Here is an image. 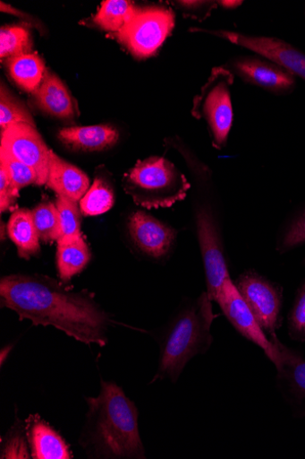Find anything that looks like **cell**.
Wrapping results in <instances>:
<instances>
[{"label": "cell", "instance_id": "obj_1", "mask_svg": "<svg viewBox=\"0 0 305 459\" xmlns=\"http://www.w3.org/2000/svg\"><path fill=\"white\" fill-rule=\"evenodd\" d=\"M0 307L20 320L54 326L86 345L106 347L113 323L89 290L73 291L51 277L13 274L0 280Z\"/></svg>", "mask_w": 305, "mask_h": 459}, {"label": "cell", "instance_id": "obj_2", "mask_svg": "<svg viewBox=\"0 0 305 459\" xmlns=\"http://www.w3.org/2000/svg\"><path fill=\"white\" fill-rule=\"evenodd\" d=\"M89 411L79 445L89 458L146 459L136 403L114 382L101 380L97 397L85 398Z\"/></svg>", "mask_w": 305, "mask_h": 459}, {"label": "cell", "instance_id": "obj_3", "mask_svg": "<svg viewBox=\"0 0 305 459\" xmlns=\"http://www.w3.org/2000/svg\"><path fill=\"white\" fill-rule=\"evenodd\" d=\"M219 316L214 314L207 291L183 307L158 338V366L150 384L164 380L177 384L188 363L211 348V325Z\"/></svg>", "mask_w": 305, "mask_h": 459}, {"label": "cell", "instance_id": "obj_4", "mask_svg": "<svg viewBox=\"0 0 305 459\" xmlns=\"http://www.w3.org/2000/svg\"><path fill=\"white\" fill-rule=\"evenodd\" d=\"M201 195L195 206V224L203 262L207 294L212 302L226 279L230 278L226 258L221 207L217 202L212 173L205 164L188 157Z\"/></svg>", "mask_w": 305, "mask_h": 459}, {"label": "cell", "instance_id": "obj_5", "mask_svg": "<svg viewBox=\"0 0 305 459\" xmlns=\"http://www.w3.org/2000/svg\"><path fill=\"white\" fill-rule=\"evenodd\" d=\"M122 184L125 193L148 210L169 208L183 201L191 188L178 167L159 156L139 160L124 174Z\"/></svg>", "mask_w": 305, "mask_h": 459}, {"label": "cell", "instance_id": "obj_6", "mask_svg": "<svg viewBox=\"0 0 305 459\" xmlns=\"http://www.w3.org/2000/svg\"><path fill=\"white\" fill-rule=\"evenodd\" d=\"M235 75L225 66L214 67L193 101L192 115L204 120L215 149L227 147L233 125L232 88Z\"/></svg>", "mask_w": 305, "mask_h": 459}, {"label": "cell", "instance_id": "obj_7", "mask_svg": "<svg viewBox=\"0 0 305 459\" xmlns=\"http://www.w3.org/2000/svg\"><path fill=\"white\" fill-rule=\"evenodd\" d=\"M175 27V13L162 6L138 7L114 38L137 59L155 56Z\"/></svg>", "mask_w": 305, "mask_h": 459}, {"label": "cell", "instance_id": "obj_8", "mask_svg": "<svg viewBox=\"0 0 305 459\" xmlns=\"http://www.w3.org/2000/svg\"><path fill=\"white\" fill-rule=\"evenodd\" d=\"M233 282L270 341L276 337L283 323L284 288L253 269L241 273Z\"/></svg>", "mask_w": 305, "mask_h": 459}, {"label": "cell", "instance_id": "obj_9", "mask_svg": "<svg viewBox=\"0 0 305 459\" xmlns=\"http://www.w3.org/2000/svg\"><path fill=\"white\" fill-rule=\"evenodd\" d=\"M191 30L225 39L228 43L281 65L294 77L305 81V53L282 39L250 35L228 30L191 29Z\"/></svg>", "mask_w": 305, "mask_h": 459}, {"label": "cell", "instance_id": "obj_10", "mask_svg": "<svg viewBox=\"0 0 305 459\" xmlns=\"http://www.w3.org/2000/svg\"><path fill=\"white\" fill-rule=\"evenodd\" d=\"M216 302L240 335L263 351L268 359L277 366L280 361L279 349L260 327L231 277L224 282Z\"/></svg>", "mask_w": 305, "mask_h": 459}, {"label": "cell", "instance_id": "obj_11", "mask_svg": "<svg viewBox=\"0 0 305 459\" xmlns=\"http://www.w3.org/2000/svg\"><path fill=\"white\" fill-rule=\"evenodd\" d=\"M241 81L276 96L288 95L296 88L295 77L281 65L258 56H235L225 65Z\"/></svg>", "mask_w": 305, "mask_h": 459}, {"label": "cell", "instance_id": "obj_12", "mask_svg": "<svg viewBox=\"0 0 305 459\" xmlns=\"http://www.w3.org/2000/svg\"><path fill=\"white\" fill-rule=\"evenodd\" d=\"M2 150L31 167L37 174L38 186L47 184L51 150L36 127L24 123L13 125L2 132Z\"/></svg>", "mask_w": 305, "mask_h": 459}, {"label": "cell", "instance_id": "obj_13", "mask_svg": "<svg viewBox=\"0 0 305 459\" xmlns=\"http://www.w3.org/2000/svg\"><path fill=\"white\" fill-rule=\"evenodd\" d=\"M128 230L139 252L154 262L166 260L178 238L176 229L142 211L131 215Z\"/></svg>", "mask_w": 305, "mask_h": 459}, {"label": "cell", "instance_id": "obj_14", "mask_svg": "<svg viewBox=\"0 0 305 459\" xmlns=\"http://www.w3.org/2000/svg\"><path fill=\"white\" fill-rule=\"evenodd\" d=\"M271 342L280 351V361L275 366L276 388L295 419L305 420V358L282 343L277 336Z\"/></svg>", "mask_w": 305, "mask_h": 459}, {"label": "cell", "instance_id": "obj_15", "mask_svg": "<svg viewBox=\"0 0 305 459\" xmlns=\"http://www.w3.org/2000/svg\"><path fill=\"white\" fill-rule=\"evenodd\" d=\"M25 425L31 458H73V454L66 440L38 414H30L26 420Z\"/></svg>", "mask_w": 305, "mask_h": 459}, {"label": "cell", "instance_id": "obj_16", "mask_svg": "<svg viewBox=\"0 0 305 459\" xmlns=\"http://www.w3.org/2000/svg\"><path fill=\"white\" fill-rule=\"evenodd\" d=\"M34 105L42 112L60 119H72L78 109L64 82L47 70L39 88L32 94Z\"/></svg>", "mask_w": 305, "mask_h": 459}, {"label": "cell", "instance_id": "obj_17", "mask_svg": "<svg viewBox=\"0 0 305 459\" xmlns=\"http://www.w3.org/2000/svg\"><path fill=\"white\" fill-rule=\"evenodd\" d=\"M47 186L58 195L78 202L90 189V180L78 167L62 159L51 150Z\"/></svg>", "mask_w": 305, "mask_h": 459}, {"label": "cell", "instance_id": "obj_18", "mask_svg": "<svg viewBox=\"0 0 305 459\" xmlns=\"http://www.w3.org/2000/svg\"><path fill=\"white\" fill-rule=\"evenodd\" d=\"M60 141L74 151L100 152L114 146L119 134L109 125L65 128L59 132Z\"/></svg>", "mask_w": 305, "mask_h": 459}, {"label": "cell", "instance_id": "obj_19", "mask_svg": "<svg viewBox=\"0 0 305 459\" xmlns=\"http://www.w3.org/2000/svg\"><path fill=\"white\" fill-rule=\"evenodd\" d=\"M92 260V253L82 235L57 241L56 267L63 283L80 274Z\"/></svg>", "mask_w": 305, "mask_h": 459}, {"label": "cell", "instance_id": "obj_20", "mask_svg": "<svg viewBox=\"0 0 305 459\" xmlns=\"http://www.w3.org/2000/svg\"><path fill=\"white\" fill-rule=\"evenodd\" d=\"M8 233L20 258L29 261L40 254L39 237L30 211L26 208L15 211L8 223Z\"/></svg>", "mask_w": 305, "mask_h": 459}, {"label": "cell", "instance_id": "obj_21", "mask_svg": "<svg viewBox=\"0 0 305 459\" xmlns=\"http://www.w3.org/2000/svg\"><path fill=\"white\" fill-rule=\"evenodd\" d=\"M5 65L16 85L31 94L39 88L47 70L45 62L36 53L9 58Z\"/></svg>", "mask_w": 305, "mask_h": 459}, {"label": "cell", "instance_id": "obj_22", "mask_svg": "<svg viewBox=\"0 0 305 459\" xmlns=\"http://www.w3.org/2000/svg\"><path fill=\"white\" fill-rule=\"evenodd\" d=\"M138 7L126 0H106L93 17V23L100 29L118 33L135 14Z\"/></svg>", "mask_w": 305, "mask_h": 459}, {"label": "cell", "instance_id": "obj_23", "mask_svg": "<svg viewBox=\"0 0 305 459\" xmlns=\"http://www.w3.org/2000/svg\"><path fill=\"white\" fill-rule=\"evenodd\" d=\"M114 204V192L109 180L97 175L93 186L80 201L83 216H98L111 210Z\"/></svg>", "mask_w": 305, "mask_h": 459}, {"label": "cell", "instance_id": "obj_24", "mask_svg": "<svg viewBox=\"0 0 305 459\" xmlns=\"http://www.w3.org/2000/svg\"><path fill=\"white\" fill-rule=\"evenodd\" d=\"M31 212L39 239L46 243L58 241L62 237V225L56 204L42 201Z\"/></svg>", "mask_w": 305, "mask_h": 459}, {"label": "cell", "instance_id": "obj_25", "mask_svg": "<svg viewBox=\"0 0 305 459\" xmlns=\"http://www.w3.org/2000/svg\"><path fill=\"white\" fill-rule=\"evenodd\" d=\"M305 244V204L298 208L282 225L275 248L281 255Z\"/></svg>", "mask_w": 305, "mask_h": 459}, {"label": "cell", "instance_id": "obj_26", "mask_svg": "<svg viewBox=\"0 0 305 459\" xmlns=\"http://www.w3.org/2000/svg\"><path fill=\"white\" fill-rule=\"evenodd\" d=\"M32 39L26 26H4L0 30V57L9 59L31 54Z\"/></svg>", "mask_w": 305, "mask_h": 459}, {"label": "cell", "instance_id": "obj_27", "mask_svg": "<svg viewBox=\"0 0 305 459\" xmlns=\"http://www.w3.org/2000/svg\"><path fill=\"white\" fill-rule=\"evenodd\" d=\"M21 123L36 127L27 107L3 82L0 89V129L4 132L13 125Z\"/></svg>", "mask_w": 305, "mask_h": 459}, {"label": "cell", "instance_id": "obj_28", "mask_svg": "<svg viewBox=\"0 0 305 459\" xmlns=\"http://www.w3.org/2000/svg\"><path fill=\"white\" fill-rule=\"evenodd\" d=\"M2 459H30L31 454L26 434L25 422L17 420L2 440Z\"/></svg>", "mask_w": 305, "mask_h": 459}, {"label": "cell", "instance_id": "obj_29", "mask_svg": "<svg viewBox=\"0 0 305 459\" xmlns=\"http://www.w3.org/2000/svg\"><path fill=\"white\" fill-rule=\"evenodd\" d=\"M289 338L305 343V280L296 290L292 306L287 316Z\"/></svg>", "mask_w": 305, "mask_h": 459}, {"label": "cell", "instance_id": "obj_30", "mask_svg": "<svg viewBox=\"0 0 305 459\" xmlns=\"http://www.w3.org/2000/svg\"><path fill=\"white\" fill-rule=\"evenodd\" d=\"M0 166L8 173L13 185L21 190L30 185L38 186L37 174L31 167L18 160L8 152H0Z\"/></svg>", "mask_w": 305, "mask_h": 459}, {"label": "cell", "instance_id": "obj_31", "mask_svg": "<svg viewBox=\"0 0 305 459\" xmlns=\"http://www.w3.org/2000/svg\"><path fill=\"white\" fill-rule=\"evenodd\" d=\"M55 204L58 208L62 225L61 238L77 237L81 235L80 210H79L78 202L64 195H58Z\"/></svg>", "mask_w": 305, "mask_h": 459}, {"label": "cell", "instance_id": "obj_32", "mask_svg": "<svg viewBox=\"0 0 305 459\" xmlns=\"http://www.w3.org/2000/svg\"><path fill=\"white\" fill-rule=\"evenodd\" d=\"M19 192L6 170L0 166V211L3 213L13 210L16 205Z\"/></svg>", "mask_w": 305, "mask_h": 459}, {"label": "cell", "instance_id": "obj_33", "mask_svg": "<svg viewBox=\"0 0 305 459\" xmlns=\"http://www.w3.org/2000/svg\"><path fill=\"white\" fill-rule=\"evenodd\" d=\"M178 10L182 12L185 17L202 22L208 18L212 12L217 8V2H174Z\"/></svg>", "mask_w": 305, "mask_h": 459}, {"label": "cell", "instance_id": "obj_34", "mask_svg": "<svg viewBox=\"0 0 305 459\" xmlns=\"http://www.w3.org/2000/svg\"><path fill=\"white\" fill-rule=\"evenodd\" d=\"M243 2L240 0H219L217 5L221 6L225 10L233 11L241 6Z\"/></svg>", "mask_w": 305, "mask_h": 459}, {"label": "cell", "instance_id": "obj_35", "mask_svg": "<svg viewBox=\"0 0 305 459\" xmlns=\"http://www.w3.org/2000/svg\"><path fill=\"white\" fill-rule=\"evenodd\" d=\"M13 345H9L7 347H4L2 350V352H0V362H2V366H4L5 360L8 359L10 353L12 352L13 349Z\"/></svg>", "mask_w": 305, "mask_h": 459}, {"label": "cell", "instance_id": "obj_36", "mask_svg": "<svg viewBox=\"0 0 305 459\" xmlns=\"http://www.w3.org/2000/svg\"><path fill=\"white\" fill-rule=\"evenodd\" d=\"M302 265H303V266H304V268H305V258H304V259H303V261H302Z\"/></svg>", "mask_w": 305, "mask_h": 459}]
</instances>
